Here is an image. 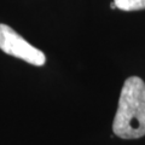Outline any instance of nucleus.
Returning a JSON list of instances; mask_svg holds the SVG:
<instances>
[{
    "instance_id": "obj_1",
    "label": "nucleus",
    "mask_w": 145,
    "mask_h": 145,
    "mask_svg": "<svg viewBox=\"0 0 145 145\" xmlns=\"http://www.w3.org/2000/svg\"><path fill=\"white\" fill-rule=\"evenodd\" d=\"M112 131L122 139L145 135V82L138 76H131L122 86Z\"/></svg>"
},
{
    "instance_id": "obj_2",
    "label": "nucleus",
    "mask_w": 145,
    "mask_h": 145,
    "mask_svg": "<svg viewBox=\"0 0 145 145\" xmlns=\"http://www.w3.org/2000/svg\"><path fill=\"white\" fill-rule=\"evenodd\" d=\"M0 50L36 67H41L46 62L42 51L30 45L11 27L3 23H0Z\"/></svg>"
},
{
    "instance_id": "obj_3",
    "label": "nucleus",
    "mask_w": 145,
    "mask_h": 145,
    "mask_svg": "<svg viewBox=\"0 0 145 145\" xmlns=\"http://www.w3.org/2000/svg\"><path fill=\"white\" fill-rule=\"evenodd\" d=\"M116 8L122 11H138L145 8V0H114Z\"/></svg>"
},
{
    "instance_id": "obj_4",
    "label": "nucleus",
    "mask_w": 145,
    "mask_h": 145,
    "mask_svg": "<svg viewBox=\"0 0 145 145\" xmlns=\"http://www.w3.org/2000/svg\"><path fill=\"white\" fill-rule=\"evenodd\" d=\"M110 7L112 8V10H114V8H116V5H115V3H114V1H112V3L110 4Z\"/></svg>"
}]
</instances>
